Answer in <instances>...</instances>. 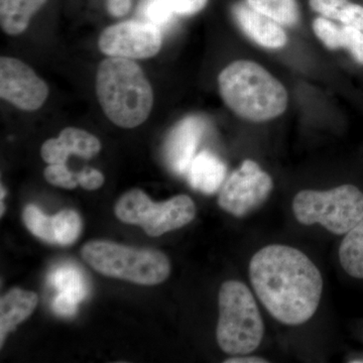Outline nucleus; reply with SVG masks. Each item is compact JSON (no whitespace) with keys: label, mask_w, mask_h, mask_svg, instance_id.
I'll use <instances>...</instances> for the list:
<instances>
[{"label":"nucleus","mask_w":363,"mask_h":363,"mask_svg":"<svg viewBox=\"0 0 363 363\" xmlns=\"http://www.w3.org/2000/svg\"><path fill=\"white\" fill-rule=\"evenodd\" d=\"M250 278L260 302L281 323L304 324L319 307L321 272L297 248L281 245L262 248L250 260Z\"/></svg>","instance_id":"f257e3e1"},{"label":"nucleus","mask_w":363,"mask_h":363,"mask_svg":"<svg viewBox=\"0 0 363 363\" xmlns=\"http://www.w3.org/2000/svg\"><path fill=\"white\" fill-rule=\"evenodd\" d=\"M96 94L105 116L123 128L147 121L154 105V92L147 76L133 60L109 57L96 74Z\"/></svg>","instance_id":"f03ea898"},{"label":"nucleus","mask_w":363,"mask_h":363,"mask_svg":"<svg viewBox=\"0 0 363 363\" xmlns=\"http://www.w3.org/2000/svg\"><path fill=\"white\" fill-rule=\"evenodd\" d=\"M218 84L227 106L247 121H271L281 116L288 106L286 88L255 62H233L222 70Z\"/></svg>","instance_id":"7ed1b4c3"},{"label":"nucleus","mask_w":363,"mask_h":363,"mask_svg":"<svg viewBox=\"0 0 363 363\" xmlns=\"http://www.w3.org/2000/svg\"><path fill=\"white\" fill-rule=\"evenodd\" d=\"M264 325L255 298L247 285L227 281L219 292V347L231 355H247L262 343Z\"/></svg>","instance_id":"20e7f679"},{"label":"nucleus","mask_w":363,"mask_h":363,"mask_svg":"<svg viewBox=\"0 0 363 363\" xmlns=\"http://www.w3.org/2000/svg\"><path fill=\"white\" fill-rule=\"evenodd\" d=\"M81 255L95 271L106 277L138 285L152 286L169 278L171 264L164 253L111 242L94 240L86 243Z\"/></svg>","instance_id":"39448f33"},{"label":"nucleus","mask_w":363,"mask_h":363,"mask_svg":"<svg viewBox=\"0 0 363 363\" xmlns=\"http://www.w3.org/2000/svg\"><path fill=\"white\" fill-rule=\"evenodd\" d=\"M293 211L304 225L321 224L330 233L343 235L363 218V193L353 185L301 191L294 198Z\"/></svg>","instance_id":"423d86ee"},{"label":"nucleus","mask_w":363,"mask_h":363,"mask_svg":"<svg viewBox=\"0 0 363 363\" xmlns=\"http://www.w3.org/2000/svg\"><path fill=\"white\" fill-rule=\"evenodd\" d=\"M116 214L124 223L143 227L147 235L157 238L190 223L195 218L196 206L187 195L155 203L142 190L133 189L117 201Z\"/></svg>","instance_id":"0eeeda50"},{"label":"nucleus","mask_w":363,"mask_h":363,"mask_svg":"<svg viewBox=\"0 0 363 363\" xmlns=\"http://www.w3.org/2000/svg\"><path fill=\"white\" fill-rule=\"evenodd\" d=\"M272 187L271 176L257 162L245 160L240 168L224 182L219 194V206L233 216H245L266 202Z\"/></svg>","instance_id":"6e6552de"},{"label":"nucleus","mask_w":363,"mask_h":363,"mask_svg":"<svg viewBox=\"0 0 363 363\" xmlns=\"http://www.w3.org/2000/svg\"><path fill=\"white\" fill-rule=\"evenodd\" d=\"M162 44L161 28L147 21H123L108 26L98 40L104 54L130 60L152 58Z\"/></svg>","instance_id":"1a4fd4ad"},{"label":"nucleus","mask_w":363,"mask_h":363,"mask_svg":"<svg viewBox=\"0 0 363 363\" xmlns=\"http://www.w3.org/2000/svg\"><path fill=\"white\" fill-rule=\"evenodd\" d=\"M49 87L30 66L21 60L0 59V96L25 111H35L44 105Z\"/></svg>","instance_id":"9d476101"},{"label":"nucleus","mask_w":363,"mask_h":363,"mask_svg":"<svg viewBox=\"0 0 363 363\" xmlns=\"http://www.w3.org/2000/svg\"><path fill=\"white\" fill-rule=\"evenodd\" d=\"M206 124L199 116H188L175 125L164 143V160L176 175L188 173L204 135Z\"/></svg>","instance_id":"9b49d317"},{"label":"nucleus","mask_w":363,"mask_h":363,"mask_svg":"<svg viewBox=\"0 0 363 363\" xmlns=\"http://www.w3.org/2000/svg\"><path fill=\"white\" fill-rule=\"evenodd\" d=\"M233 14L241 30L257 45L276 50L285 47L288 43L283 26L252 7L238 4L233 7Z\"/></svg>","instance_id":"f8f14e48"},{"label":"nucleus","mask_w":363,"mask_h":363,"mask_svg":"<svg viewBox=\"0 0 363 363\" xmlns=\"http://www.w3.org/2000/svg\"><path fill=\"white\" fill-rule=\"evenodd\" d=\"M226 173V164L218 157L208 150H203L193 159L189 167V184L204 194H214L223 185Z\"/></svg>","instance_id":"ddd939ff"},{"label":"nucleus","mask_w":363,"mask_h":363,"mask_svg":"<svg viewBox=\"0 0 363 363\" xmlns=\"http://www.w3.org/2000/svg\"><path fill=\"white\" fill-rule=\"evenodd\" d=\"M38 305L37 294L13 289L0 300V345L7 334L32 315Z\"/></svg>","instance_id":"4468645a"},{"label":"nucleus","mask_w":363,"mask_h":363,"mask_svg":"<svg viewBox=\"0 0 363 363\" xmlns=\"http://www.w3.org/2000/svg\"><path fill=\"white\" fill-rule=\"evenodd\" d=\"M47 0H0V26L9 35L25 32Z\"/></svg>","instance_id":"2eb2a0df"},{"label":"nucleus","mask_w":363,"mask_h":363,"mask_svg":"<svg viewBox=\"0 0 363 363\" xmlns=\"http://www.w3.org/2000/svg\"><path fill=\"white\" fill-rule=\"evenodd\" d=\"M344 271L355 279H363V218L345 234L339 248Z\"/></svg>","instance_id":"dca6fc26"},{"label":"nucleus","mask_w":363,"mask_h":363,"mask_svg":"<svg viewBox=\"0 0 363 363\" xmlns=\"http://www.w3.org/2000/svg\"><path fill=\"white\" fill-rule=\"evenodd\" d=\"M49 281L59 293L71 296L79 303L84 300L89 291L82 272L73 266H62L54 269L50 274Z\"/></svg>","instance_id":"f3484780"},{"label":"nucleus","mask_w":363,"mask_h":363,"mask_svg":"<svg viewBox=\"0 0 363 363\" xmlns=\"http://www.w3.org/2000/svg\"><path fill=\"white\" fill-rule=\"evenodd\" d=\"M247 6L281 26L297 25L300 11L296 0H247Z\"/></svg>","instance_id":"a211bd4d"},{"label":"nucleus","mask_w":363,"mask_h":363,"mask_svg":"<svg viewBox=\"0 0 363 363\" xmlns=\"http://www.w3.org/2000/svg\"><path fill=\"white\" fill-rule=\"evenodd\" d=\"M59 138L70 156L76 155L83 159H91L101 150V143L96 136L80 128H67L61 131Z\"/></svg>","instance_id":"6ab92c4d"},{"label":"nucleus","mask_w":363,"mask_h":363,"mask_svg":"<svg viewBox=\"0 0 363 363\" xmlns=\"http://www.w3.org/2000/svg\"><path fill=\"white\" fill-rule=\"evenodd\" d=\"M52 225L56 245L67 247L78 240L82 231V219L77 212L66 209L52 216Z\"/></svg>","instance_id":"aec40b11"},{"label":"nucleus","mask_w":363,"mask_h":363,"mask_svg":"<svg viewBox=\"0 0 363 363\" xmlns=\"http://www.w3.org/2000/svg\"><path fill=\"white\" fill-rule=\"evenodd\" d=\"M23 219L26 226L33 235L45 242L56 245L52 217L43 213L35 205H28L23 210Z\"/></svg>","instance_id":"412c9836"},{"label":"nucleus","mask_w":363,"mask_h":363,"mask_svg":"<svg viewBox=\"0 0 363 363\" xmlns=\"http://www.w3.org/2000/svg\"><path fill=\"white\" fill-rule=\"evenodd\" d=\"M140 11L147 23H152L159 28L168 26L175 14L169 0H145Z\"/></svg>","instance_id":"4be33fe9"},{"label":"nucleus","mask_w":363,"mask_h":363,"mask_svg":"<svg viewBox=\"0 0 363 363\" xmlns=\"http://www.w3.org/2000/svg\"><path fill=\"white\" fill-rule=\"evenodd\" d=\"M313 30L318 39L328 49L336 50L343 48L342 28H338L326 18H318L313 23Z\"/></svg>","instance_id":"5701e85b"},{"label":"nucleus","mask_w":363,"mask_h":363,"mask_svg":"<svg viewBox=\"0 0 363 363\" xmlns=\"http://www.w3.org/2000/svg\"><path fill=\"white\" fill-rule=\"evenodd\" d=\"M44 175L45 180L57 187L71 190L79 185L77 176L67 168L66 164H50L45 168Z\"/></svg>","instance_id":"b1692460"},{"label":"nucleus","mask_w":363,"mask_h":363,"mask_svg":"<svg viewBox=\"0 0 363 363\" xmlns=\"http://www.w3.org/2000/svg\"><path fill=\"white\" fill-rule=\"evenodd\" d=\"M343 48L347 49L353 58L363 65V32L357 28L344 26Z\"/></svg>","instance_id":"393cba45"},{"label":"nucleus","mask_w":363,"mask_h":363,"mask_svg":"<svg viewBox=\"0 0 363 363\" xmlns=\"http://www.w3.org/2000/svg\"><path fill=\"white\" fill-rule=\"evenodd\" d=\"M40 154L43 160L50 164H66L67 160L70 157L59 138H51L45 142Z\"/></svg>","instance_id":"a878e982"},{"label":"nucleus","mask_w":363,"mask_h":363,"mask_svg":"<svg viewBox=\"0 0 363 363\" xmlns=\"http://www.w3.org/2000/svg\"><path fill=\"white\" fill-rule=\"evenodd\" d=\"M310 6L323 18L337 20L348 0H309Z\"/></svg>","instance_id":"bb28decb"},{"label":"nucleus","mask_w":363,"mask_h":363,"mask_svg":"<svg viewBox=\"0 0 363 363\" xmlns=\"http://www.w3.org/2000/svg\"><path fill=\"white\" fill-rule=\"evenodd\" d=\"M338 21L345 26L357 28L363 32V6L348 2L339 14Z\"/></svg>","instance_id":"cd10ccee"},{"label":"nucleus","mask_w":363,"mask_h":363,"mask_svg":"<svg viewBox=\"0 0 363 363\" xmlns=\"http://www.w3.org/2000/svg\"><path fill=\"white\" fill-rule=\"evenodd\" d=\"M76 176H77L79 185L84 188L85 190H97L104 184V174L98 169L89 168V167L81 169L79 173L76 174Z\"/></svg>","instance_id":"c85d7f7f"},{"label":"nucleus","mask_w":363,"mask_h":363,"mask_svg":"<svg viewBox=\"0 0 363 363\" xmlns=\"http://www.w3.org/2000/svg\"><path fill=\"white\" fill-rule=\"evenodd\" d=\"M79 302L71 296L59 293L54 298L52 309L56 314L63 317H72L77 313Z\"/></svg>","instance_id":"c756f323"},{"label":"nucleus","mask_w":363,"mask_h":363,"mask_svg":"<svg viewBox=\"0 0 363 363\" xmlns=\"http://www.w3.org/2000/svg\"><path fill=\"white\" fill-rule=\"evenodd\" d=\"M208 0H169L174 13L190 16L199 13L206 6Z\"/></svg>","instance_id":"7c9ffc66"},{"label":"nucleus","mask_w":363,"mask_h":363,"mask_svg":"<svg viewBox=\"0 0 363 363\" xmlns=\"http://www.w3.org/2000/svg\"><path fill=\"white\" fill-rule=\"evenodd\" d=\"M131 0H107L108 13L116 18H121L130 11Z\"/></svg>","instance_id":"2f4dec72"},{"label":"nucleus","mask_w":363,"mask_h":363,"mask_svg":"<svg viewBox=\"0 0 363 363\" xmlns=\"http://www.w3.org/2000/svg\"><path fill=\"white\" fill-rule=\"evenodd\" d=\"M226 363H262L269 362L264 358L247 357H233L225 360Z\"/></svg>","instance_id":"473e14b6"}]
</instances>
